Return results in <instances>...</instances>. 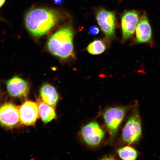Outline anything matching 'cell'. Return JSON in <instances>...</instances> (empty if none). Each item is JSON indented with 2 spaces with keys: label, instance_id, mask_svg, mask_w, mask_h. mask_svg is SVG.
<instances>
[{
  "label": "cell",
  "instance_id": "cell-1",
  "mask_svg": "<svg viewBox=\"0 0 160 160\" xmlns=\"http://www.w3.org/2000/svg\"><path fill=\"white\" fill-rule=\"evenodd\" d=\"M62 18L61 12L57 10L38 8L31 10L27 13L25 25L32 35L39 37L47 34Z\"/></svg>",
  "mask_w": 160,
  "mask_h": 160
},
{
  "label": "cell",
  "instance_id": "cell-2",
  "mask_svg": "<svg viewBox=\"0 0 160 160\" xmlns=\"http://www.w3.org/2000/svg\"><path fill=\"white\" fill-rule=\"evenodd\" d=\"M73 37L71 25L63 26L49 38L47 42L48 49L52 54L61 59L74 58Z\"/></svg>",
  "mask_w": 160,
  "mask_h": 160
},
{
  "label": "cell",
  "instance_id": "cell-3",
  "mask_svg": "<svg viewBox=\"0 0 160 160\" xmlns=\"http://www.w3.org/2000/svg\"><path fill=\"white\" fill-rule=\"evenodd\" d=\"M142 134L141 117L138 105L136 104L123 128L122 132V139L125 143L132 144L139 141Z\"/></svg>",
  "mask_w": 160,
  "mask_h": 160
},
{
  "label": "cell",
  "instance_id": "cell-4",
  "mask_svg": "<svg viewBox=\"0 0 160 160\" xmlns=\"http://www.w3.org/2000/svg\"><path fill=\"white\" fill-rule=\"evenodd\" d=\"M129 109L128 106L109 108L104 112L103 118L111 142L115 137L124 118Z\"/></svg>",
  "mask_w": 160,
  "mask_h": 160
},
{
  "label": "cell",
  "instance_id": "cell-5",
  "mask_svg": "<svg viewBox=\"0 0 160 160\" xmlns=\"http://www.w3.org/2000/svg\"><path fill=\"white\" fill-rule=\"evenodd\" d=\"M98 24L108 39H111L115 36L116 15L113 12L105 9L98 10L96 13Z\"/></svg>",
  "mask_w": 160,
  "mask_h": 160
},
{
  "label": "cell",
  "instance_id": "cell-6",
  "mask_svg": "<svg viewBox=\"0 0 160 160\" xmlns=\"http://www.w3.org/2000/svg\"><path fill=\"white\" fill-rule=\"evenodd\" d=\"M81 133L84 141L91 147L98 145L105 135L104 131L96 122H91L84 126Z\"/></svg>",
  "mask_w": 160,
  "mask_h": 160
},
{
  "label": "cell",
  "instance_id": "cell-7",
  "mask_svg": "<svg viewBox=\"0 0 160 160\" xmlns=\"http://www.w3.org/2000/svg\"><path fill=\"white\" fill-rule=\"evenodd\" d=\"M18 108L10 102L0 106V124L8 128L14 127L20 122Z\"/></svg>",
  "mask_w": 160,
  "mask_h": 160
},
{
  "label": "cell",
  "instance_id": "cell-8",
  "mask_svg": "<svg viewBox=\"0 0 160 160\" xmlns=\"http://www.w3.org/2000/svg\"><path fill=\"white\" fill-rule=\"evenodd\" d=\"M139 13L135 10L126 11L121 18L122 42H124L135 33L139 21Z\"/></svg>",
  "mask_w": 160,
  "mask_h": 160
},
{
  "label": "cell",
  "instance_id": "cell-9",
  "mask_svg": "<svg viewBox=\"0 0 160 160\" xmlns=\"http://www.w3.org/2000/svg\"><path fill=\"white\" fill-rule=\"evenodd\" d=\"M20 121L22 124L33 126L39 117L37 102L26 101L19 107Z\"/></svg>",
  "mask_w": 160,
  "mask_h": 160
},
{
  "label": "cell",
  "instance_id": "cell-10",
  "mask_svg": "<svg viewBox=\"0 0 160 160\" xmlns=\"http://www.w3.org/2000/svg\"><path fill=\"white\" fill-rule=\"evenodd\" d=\"M8 92L12 97H26L30 90L29 85L27 81L18 77H13L7 82Z\"/></svg>",
  "mask_w": 160,
  "mask_h": 160
},
{
  "label": "cell",
  "instance_id": "cell-11",
  "mask_svg": "<svg viewBox=\"0 0 160 160\" xmlns=\"http://www.w3.org/2000/svg\"><path fill=\"white\" fill-rule=\"evenodd\" d=\"M136 36L137 42L139 43H148L151 41V27L145 13L140 18L136 29Z\"/></svg>",
  "mask_w": 160,
  "mask_h": 160
},
{
  "label": "cell",
  "instance_id": "cell-12",
  "mask_svg": "<svg viewBox=\"0 0 160 160\" xmlns=\"http://www.w3.org/2000/svg\"><path fill=\"white\" fill-rule=\"evenodd\" d=\"M40 93L43 102L54 107H56L59 97L54 87L49 83H44L40 88Z\"/></svg>",
  "mask_w": 160,
  "mask_h": 160
},
{
  "label": "cell",
  "instance_id": "cell-13",
  "mask_svg": "<svg viewBox=\"0 0 160 160\" xmlns=\"http://www.w3.org/2000/svg\"><path fill=\"white\" fill-rule=\"evenodd\" d=\"M37 103L39 117L44 123H47L55 118V107L45 102L42 99H37Z\"/></svg>",
  "mask_w": 160,
  "mask_h": 160
},
{
  "label": "cell",
  "instance_id": "cell-14",
  "mask_svg": "<svg viewBox=\"0 0 160 160\" xmlns=\"http://www.w3.org/2000/svg\"><path fill=\"white\" fill-rule=\"evenodd\" d=\"M107 49L104 41L103 40L98 39L92 42L87 47V50L88 52L93 55L101 54Z\"/></svg>",
  "mask_w": 160,
  "mask_h": 160
},
{
  "label": "cell",
  "instance_id": "cell-15",
  "mask_svg": "<svg viewBox=\"0 0 160 160\" xmlns=\"http://www.w3.org/2000/svg\"><path fill=\"white\" fill-rule=\"evenodd\" d=\"M117 152L119 157L123 160H135L138 156L137 150L129 146L121 148L118 150Z\"/></svg>",
  "mask_w": 160,
  "mask_h": 160
},
{
  "label": "cell",
  "instance_id": "cell-16",
  "mask_svg": "<svg viewBox=\"0 0 160 160\" xmlns=\"http://www.w3.org/2000/svg\"><path fill=\"white\" fill-rule=\"evenodd\" d=\"M99 29L97 26L93 25L90 27L89 33L92 35L96 36L99 32Z\"/></svg>",
  "mask_w": 160,
  "mask_h": 160
},
{
  "label": "cell",
  "instance_id": "cell-17",
  "mask_svg": "<svg viewBox=\"0 0 160 160\" xmlns=\"http://www.w3.org/2000/svg\"><path fill=\"white\" fill-rule=\"evenodd\" d=\"M53 1L56 4H61L62 3L63 0H53Z\"/></svg>",
  "mask_w": 160,
  "mask_h": 160
},
{
  "label": "cell",
  "instance_id": "cell-18",
  "mask_svg": "<svg viewBox=\"0 0 160 160\" xmlns=\"http://www.w3.org/2000/svg\"><path fill=\"white\" fill-rule=\"evenodd\" d=\"M5 0H0V8L2 7V6L4 3Z\"/></svg>",
  "mask_w": 160,
  "mask_h": 160
}]
</instances>
